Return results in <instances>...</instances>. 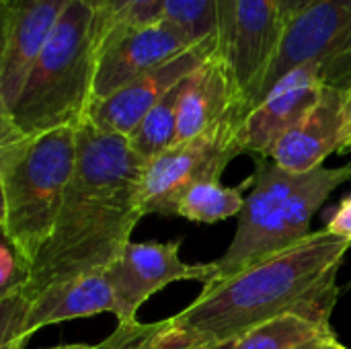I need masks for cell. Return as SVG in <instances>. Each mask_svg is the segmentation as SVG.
<instances>
[{
  "instance_id": "11",
  "label": "cell",
  "mask_w": 351,
  "mask_h": 349,
  "mask_svg": "<svg viewBox=\"0 0 351 349\" xmlns=\"http://www.w3.org/2000/svg\"><path fill=\"white\" fill-rule=\"evenodd\" d=\"M218 51V37H208L187 51L175 56L167 64L146 72L134 82L125 84L111 97L95 101L86 117L103 132L130 136L138 123L193 70Z\"/></svg>"
},
{
  "instance_id": "12",
  "label": "cell",
  "mask_w": 351,
  "mask_h": 349,
  "mask_svg": "<svg viewBox=\"0 0 351 349\" xmlns=\"http://www.w3.org/2000/svg\"><path fill=\"white\" fill-rule=\"evenodd\" d=\"M72 0H2L0 113H8Z\"/></svg>"
},
{
  "instance_id": "31",
  "label": "cell",
  "mask_w": 351,
  "mask_h": 349,
  "mask_svg": "<svg viewBox=\"0 0 351 349\" xmlns=\"http://www.w3.org/2000/svg\"><path fill=\"white\" fill-rule=\"evenodd\" d=\"M348 288H351V284H350V286H348Z\"/></svg>"
},
{
  "instance_id": "28",
  "label": "cell",
  "mask_w": 351,
  "mask_h": 349,
  "mask_svg": "<svg viewBox=\"0 0 351 349\" xmlns=\"http://www.w3.org/2000/svg\"><path fill=\"white\" fill-rule=\"evenodd\" d=\"M339 152H351V91L348 99V119H346V130H343V142Z\"/></svg>"
},
{
  "instance_id": "20",
  "label": "cell",
  "mask_w": 351,
  "mask_h": 349,
  "mask_svg": "<svg viewBox=\"0 0 351 349\" xmlns=\"http://www.w3.org/2000/svg\"><path fill=\"white\" fill-rule=\"evenodd\" d=\"M162 14L195 41L218 37V0H165Z\"/></svg>"
},
{
  "instance_id": "26",
  "label": "cell",
  "mask_w": 351,
  "mask_h": 349,
  "mask_svg": "<svg viewBox=\"0 0 351 349\" xmlns=\"http://www.w3.org/2000/svg\"><path fill=\"white\" fill-rule=\"evenodd\" d=\"M298 349H348V348L337 339V335H335L333 331H327V333H323V335H319V337H315V339L306 341L304 346H300Z\"/></svg>"
},
{
  "instance_id": "9",
  "label": "cell",
  "mask_w": 351,
  "mask_h": 349,
  "mask_svg": "<svg viewBox=\"0 0 351 349\" xmlns=\"http://www.w3.org/2000/svg\"><path fill=\"white\" fill-rule=\"evenodd\" d=\"M195 43L199 41H195L165 14L146 23L123 25L105 33L97 39L93 103L111 97L125 84L167 64Z\"/></svg>"
},
{
  "instance_id": "17",
  "label": "cell",
  "mask_w": 351,
  "mask_h": 349,
  "mask_svg": "<svg viewBox=\"0 0 351 349\" xmlns=\"http://www.w3.org/2000/svg\"><path fill=\"white\" fill-rule=\"evenodd\" d=\"M253 185V175L241 181L237 187H222L220 181H206L193 185L177 204V216L199 222V224H216L239 216L245 208V191Z\"/></svg>"
},
{
  "instance_id": "23",
  "label": "cell",
  "mask_w": 351,
  "mask_h": 349,
  "mask_svg": "<svg viewBox=\"0 0 351 349\" xmlns=\"http://www.w3.org/2000/svg\"><path fill=\"white\" fill-rule=\"evenodd\" d=\"M31 302L23 292L0 296V349L25 346L23 331Z\"/></svg>"
},
{
  "instance_id": "30",
  "label": "cell",
  "mask_w": 351,
  "mask_h": 349,
  "mask_svg": "<svg viewBox=\"0 0 351 349\" xmlns=\"http://www.w3.org/2000/svg\"><path fill=\"white\" fill-rule=\"evenodd\" d=\"M90 2H95V4H97V8H99V0H90Z\"/></svg>"
},
{
  "instance_id": "8",
  "label": "cell",
  "mask_w": 351,
  "mask_h": 349,
  "mask_svg": "<svg viewBox=\"0 0 351 349\" xmlns=\"http://www.w3.org/2000/svg\"><path fill=\"white\" fill-rule=\"evenodd\" d=\"M280 33V0H218V53L234 78L241 121L255 103Z\"/></svg>"
},
{
  "instance_id": "10",
  "label": "cell",
  "mask_w": 351,
  "mask_h": 349,
  "mask_svg": "<svg viewBox=\"0 0 351 349\" xmlns=\"http://www.w3.org/2000/svg\"><path fill=\"white\" fill-rule=\"evenodd\" d=\"M181 239L158 243H130L123 255L107 269L117 300V323L136 321L144 302L173 282H202L216 278L212 263H185L179 257Z\"/></svg>"
},
{
  "instance_id": "14",
  "label": "cell",
  "mask_w": 351,
  "mask_h": 349,
  "mask_svg": "<svg viewBox=\"0 0 351 349\" xmlns=\"http://www.w3.org/2000/svg\"><path fill=\"white\" fill-rule=\"evenodd\" d=\"M348 99L350 91L325 86L313 109L271 146L267 158L296 175L325 167L327 156L341 150Z\"/></svg>"
},
{
  "instance_id": "2",
  "label": "cell",
  "mask_w": 351,
  "mask_h": 349,
  "mask_svg": "<svg viewBox=\"0 0 351 349\" xmlns=\"http://www.w3.org/2000/svg\"><path fill=\"white\" fill-rule=\"evenodd\" d=\"M76 138L72 181L23 292L29 302L51 286L107 272L123 255L136 224L144 218L138 187L146 160L132 150L130 140L99 130L88 117L78 123Z\"/></svg>"
},
{
  "instance_id": "27",
  "label": "cell",
  "mask_w": 351,
  "mask_h": 349,
  "mask_svg": "<svg viewBox=\"0 0 351 349\" xmlns=\"http://www.w3.org/2000/svg\"><path fill=\"white\" fill-rule=\"evenodd\" d=\"M313 0H280V19H282V25L292 19L294 14H298L304 6H308Z\"/></svg>"
},
{
  "instance_id": "22",
  "label": "cell",
  "mask_w": 351,
  "mask_h": 349,
  "mask_svg": "<svg viewBox=\"0 0 351 349\" xmlns=\"http://www.w3.org/2000/svg\"><path fill=\"white\" fill-rule=\"evenodd\" d=\"M97 349H169L158 341V323L128 321L117 323L115 331L105 337Z\"/></svg>"
},
{
  "instance_id": "18",
  "label": "cell",
  "mask_w": 351,
  "mask_h": 349,
  "mask_svg": "<svg viewBox=\"0 0 351 349\" xmlns=\"http://www.w3.org/2000/svg\"><path fill=\"white\" fill-rule=\"evenodd\" d=\"M327 331H333L329 321H319L298 313H288L259 325L247 335L218 349H298L306 341Z\"/></svg>"
},
{
  "instance_id": "5",
  "label": "cell",
  "mask_w": 351,
  "mask_h": 349,
  "mask_svg": "<svg viewBox=\"0 0 351 349\" xmlns=\"http://www.w3.org/2000/svg\"><path fill=\"white\" fill-rule=\"evenodd\" d=\"M97 74V4L72 0L33 64L6 117L21 134L78 125L93 103Z\"/></svg>"
},
{
  "instance_id": "3",
  "label": "cell",
  "mask_w": 351,
  "mask_h": 349,
  "mask_svg": "<svg viewBox=\"0 0 351 349\" xmlns=\"http://www.w3.org/2000/svg\"><path fill=\"white\" fill-rule=\"evenodd\" d=\"M76 128L25 136L0 117V228L31 267L53 232L76 169Z\"/></svg>"
},
{
  "instance_id": "6",
  "label": "cell",
  "mask_w": 351,
  "mask_h": 349,
  "mask_svg": "<svg viewBox=\"0 0 351 349\" xmlns=\"http://www.w3.org/2000/svg\"><path fill=\"white\" fill-rule=\"evenodd\" d=\"M308 64L321 68L327 86L351 91V0H313L282 25L253 107L288 72Z\"/></svg>"
},
{
  "instance_id": "24",
  "label": "cell",
  "mask_w": 351,
  "mask_h": 349,
  "mask_svg": "<svg viewBox=\"0 0 351 349\" xmlns=\"http://www.w3.org/2000/svg\"><path fill=\"white\" fill-rule=\"evenodd\" d=\"M33 267L16 253V249L2 237L0 245V296L25 292L31 282Z\"/></svg>"
},
{
  "instance_id": "7",
  "label": "cell",
  "mask_w": 351,
  "mask_h": 349,
  "mask_svg": "<svg viewBox=\"0 0 351 349\" xmlns=\"http://www.w3.org/2000/svg\"><path fill=\"white\" fill-rule=\"evenodd\" d=\"M241 119L232 117L218 128L181 142L144 165L138 206L142 216H177V204L197 183L220 181L224 169L241 152L237 130Z\"/></svg>"
},
{
  "instance_id": "1",
  "label": "cell",
  "mask_w": 351,
  "mask_h": 349,
  "mask_svg": "<svg viewBox=\"0 0 351 349\" xmlns=\"http://www.w3.org/2000/svg\"><path fill=\"white\" fill-rule=\"evenodd\" d=\"M350 249V241L321 228L267 261L212 280L189 306L156 321L158 341L169 349H218L288 313L331 323Z\"/></svg>"
},
{
  "instance_id": "19",
  "label": "cell",
  "mask_w": 351,
  "mask_h": 349,
  "mask_svg": "<svg viewBox=\"0 0 351 349\" xmlns=\"http://www.w3.org/2000/svg\"><path fill=\"white\" fill-rule=\"evenodd\" d=\"M183 84V82H181ZM181 84H177L128 136L132 150L146 163L175 146L177 142V119H179V97Z\"/></svg>"
},
{
  "instance_id": "13",
  "label": "cell",
  "mask_w": 351,
  "mask_h": 349,
  "mask_svg": "<svg viewBox=\"0 0 351 349\" xmlns=\"http://www.w3.org/2000/svg\"><path fill=\"white\" fill-rule=\"evenodd\" d=\"M325 86L323 72L315 64L288 72L239 123L237 144L241 152L255 160L267 158L271 146L313 109Z\"/></svg>"
},
{
  "instance_id": "29",
  "label": "cell",
  "mask_w": 351,
  "mask_h": 349,
  "mask_svg": "<svg viewBox=\"0 0 351 349\" xmlns=\"http://www.w3.org/2000/svg\"><path fill=\"white\" fill-rule=\"evenodd\" d=\"M25 346H14V348L8 349H23ZM49 349H97V346H88V344H72V346H58V348H49Z\"/></svg>"
},
{
  "instance_id": "25",
  "label": "cell",
  "mask_w": 351,
  "mask_h": 349,
  "mask_svg": "<svg viewBox=\"0 0 351 349\" xmlns=\"http://www.w3.org/2000/svg\"><path fill=\"white\" fill-rule=\"evenodd\" d=\"M325 230L333 237L346 239L351 243V193L341 200V204L327 218Z\"/></svg>"
},
{
  "instance_id": "4",
  "label": "cell",
  "mask_w": 351,
  "mask_h": 349,
  "mask_svg": "<svg viewBox=\"0 0 351 349\" xmlns=\"http://www.w3.org/2000/svg\"><path fill=\"white\" fill-rule=\"evenodd\" d=\"M255 165L253 189L239 214V226L226 253L214 261V280L230 278L308 239L313 216L351 179V163L321 167L304 175L290 173L269 158L255 160Z\"/></svg>"
},
{
  "instance_id": "16",
  "label": "cell",
  "mask_w": 351,
  "mask_h": 349,
  "mask_svg": "<svg viewBox=\"0 0 351 349\" xmlns=\"http://www.w3.org/2000/svg\"><path fill=\"white\" fill-rule=\"evenodd\" d=\"M117 300L107 272H93L58 284L39 294L29 309L23 341L47 325H58L74 319H86L101 313L117 317Z\"/></svg>"
},
{
  "instance_id": "15",
  "label": "cell",
  "mask_w": 351,
  "mask_h": 349,
  "mask_svg": "<svg viewBox=\"0 0 351 349\" xmlns=\"http://www.w3.org/2000/svg\"><path fill=\"white\" fill-rule=\"evenodd\" d=\"M232 117L241 119L239 93L228 64L216 51L181 84L175 144L204 136Z\"/></svg>"
},
{
  "instance_id": "21",
  "label": "cell",
  "mask_w": 351,
  "mask_h": 349,
  "mask_svg": "<svg viewBox=\"0 0 351 349\" xmlns=\"http://www.w3.org/2000/svg\"><path fill=\"white\" fill-rule=\"evenodd\" d=\"M162 8L165 0H99L97 39L117 27L158 19L162 16Z\"/></svg>"
}]
</instances>
